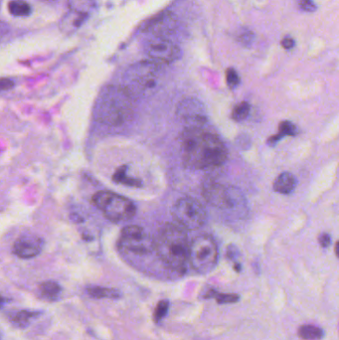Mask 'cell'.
Here are the masks:
<instances>
[{
  "mask_svg": "<svg viewBox=\"0 0 339 340\" xmlns=\"http://www.w3.org/2000/svg\"><path fill=\"white\" fill-rule=\"evenodd\" d=\"M203 196L210 205L223 210L235 208L238 202L242 200L237 189L215 182L208 183L203 187Z\"/></svg>",
  "mask_w": 339,
  "mask_h": 340,
  "instance_id": "cell-10",
  "label": "cell"
},
{
  "mask_svg": "<svg viewBox=\"0 0 339 340\" xmlns=\"http://www.w3.org/2000/svg\"><path fill=\"white\" fill-rule=\"evenodd\" d=\"M69 11L89 17L96 7L95 0H68Z\"/></svg>",
  "mask_w": 339,
  "mask_h": 340,
  "instance_id": "cell-15",
  "label": "cell"
},
{
  "mask_svg": "<svg viewBox=\"0 0 339 340\" xmlns=\"http://www.w3.org/2000/svg\"><path fill=\"white\" fill-rule=\"evenodd\" d=\"M8 11L15 17H25L31 14L32 8L25 0H11L8 3Z\"/></svg>",
  "mask_w": 339,
  "mask_h": 340,
  "instance_id": "cell-20",
  "label": "cell"
},
{
  "mask_svg": "<svg viewBox=\"0 0 339 340\" xmlns=\"http://www.w3.org/2000/svg\"><path fill=\"white\" fill-rule=\"evenodd\" d=\"M0 339H1V334H0Z\"/></svg>",
  "mask_w": 339,
  "mask_h": 340,
  "instance_id": "cell-34",
  "label": "cell"
},
{
  "mask_svg": "<svg viewBox=\"0 0 339 340\" xmlns=\"http://www.w3.org/2000/svg\"><path fill=\"white\" fill-rule=\"evenodd\" d=\"M188 261L201 275L212 272L218 262V247L213 238L208 235L196 237L189 245Z\"/></svg>",
  "mask_w": 339,
  "mask_h": 340,
  "instance_id": "cell-6",
  "label": "cell"
},
{
  "mask_svg": "<svg viewBox=\"0 0 339 340\" xmlns=\"http://www.w3.org/2000/svg\"><path fill=\"white\" fill-rule=\"evenodd\" d=\"M279 131H280V133L277 136L272 137L270 142L273 141L275 143L278 139H280L286 135H295L297 133L296 127L289 122H282L280 125V128H279Z\"/></svg>",
  "mask_w": 339,
  "mask_h": 340,
  "instance_id": "cell-24",
  "label": "cell"
},
{
  "mask_svg": "<svg viewBox=\"0 0 339 340\" xmlns=\"http://www.w3.org/2000/svg\"><path fill=\"white\" fill-rule=\"evenodd\" d=\"M298 7L306 12H314L316 10V5L313 0H296Z\"/></svg>",
  "mask_w": 339,
  "mask_h": 340,
  "instance_id": "cell-28",
  "label": "cell"
},
{
  "mask_svg": "<svg viewBox=\"0 0 339 340\" xmlns=\"http://www.w3.org/2000/svg\"><path fill=\"white\" fill-rule=\"evenodd\" d=\"M177 116L187 124V128H202L206 122L203 105L196 99H186L179 104Z\"/></svg>",
  "mask_w": 339,
  "mask_h": 340,
  "instance_id": "cell-11",
  "label": "cell"
},
{
  "mask_svg": "<svg viewBox=\"0 0 339 340\" xmlns=\"http://www.w3.org/2000/svg\"><path fill=\"white\" fill-rule=\"evenodd\" d=\"M226 78H227V83L230 87H236L240 83V77L238 73L234 69H228L226 73Z\"/></svg>",
  "mask_w": 339,
  "mask_h": 340,
  "instance_id": "cell-27",
  "label": "cell"
},
{
  "mask_svg": "<svg viewBox=\"0 0 339 340\" xmlns=\"http://www.w3.org/2000/svg\"><path fill=\"white\" fill-rule=\"evenodd\" d=\"M92 201L112 222L130 220L136 213L135 205L128 198L110 191H99Z\"/></svg>",
  "mask_w": 339,
  "mask_h": 340,
  "instance_id": "cell-5",
  "label": "cell"
},
{
  "mask_svg": "<svg viewBox=\"0 0 339 340\" xmlns=\"http://www.w3.org/2000/svg\"><path fill=\"white\" fill-rule=\"evenodd\" d=\"M43 248V240L32 234L19 237L13 246V253L21 259H31L38 256Z\"/></svg>",
  "mask_w": 339,
  "mask_h": 340,
  "instance_id": "cell-12",
  "label": "cell"
},
{
  "mask_svg": "<svg viewBox=\"0 0 339 340\" xmlns=\"http://www.w3.org/2000/svg\"><path fill=\"white\" fill-rule=\"evenodd\" d=\"M189 245L185 229L172 223L162 226L155 239V250L161 262L180 274L186 269Z\"/></svg>",
  "mask_w": 339,
  "mask_h": 340,
  "instance_id": "cell-2",
  "label": "cell"
},
{
  "mask_svg": "<svg viewBox=\"0 0 339 340\" xmlns=\"http://www.w3.org/2000/svg\"><path fill=\"white\" fill-rule=\"evenodd\" d=\"M250 105L247 102H243L240 103L239 105H237L232 112V118L234 121L237 122H242L245 119H247V117L249 116L250 113Z\"/></svg>",
  "mask_w": 339,
  "mask_h": 340,
  "instance_id": "cell-25",
  "label": "cell"
},
{
  "mask_svg": "<svg viewBox=\"0 0 339 340\" xmlns=\"http://www.w3.org/2000/svg\"><path fill=\"white\" fill-rule=\"evenodd\" d=\"M172 215L178 225L186 230H197L207 221L205 207L192 197L180 198L172 208Z\"/></svg>",
  "mask_w": 339,
  "mask_h": 340,
  "instance_id": "cell-7",
  "label": "cell"
},
{
  "mask_svg": "<svg viewBox=\"0 0 339 340\" xmlns=\"http://www.w3.org/2000/svg\"><path fill=\"white\" fill-rule=\"evenodd\" d=\"M253 39H254V35L249 30H243L238 37V40L243 45H250L253 42Z\"/></svg>",
  "mask_w": 339,
  "mask_h": 340,
  "instance_id": "cell-29",
  "label": "cell"
},
{
  "mask_svg": "<svg viewBox=\"0 0 339 340\" xmlns=\"http://www.w3.org/2000/svg\"><path fill=\"white\" fill-rule=\"evenodd\" d=\"M297 334L301 339L304 340H320L323 337L324 332L318 326L312 325V324H305L298 328Z\"/></svg>",
  "mask_w": 339,
  "mask_h": 340,
  "instance_id": "cell-19",
  "label": "cell"
},
{
  "mask_svg": "<svg viewBox=\"0 0 339 340\" xmlns=\"http://www.w3.org/2000/svg\"><path fill=\"white\" fill-rule=\"evenodd\" d=\"M87 293L97 299L101 298H109V299H118L122 296L120 290L110 288H103V287H90L87 288Z\"/></svg>",
  "mask_w": 339,
  "mask_h": 340,
  "instance_id": "cell-16",
  "label": "cell"
},
{
  "mask_svg": "<svg viewBox=\"0 0 339 340\" xmlns=\"http://www.w3.org/2000/svg\"><path fill=\"white\" fill-rule=\"evenodd\" d=\"M144 52L153 62L159 65L170 64L181 58L180 48L163 36H155L146 41Z\"/></svg>",
  "mask_w": 339,
  "mask_h": 340,
  "instance_id": "cell-9",
  "label": "cell"
},
{
  "mask_svg": "<svg viewBox=\"0 0 339 340\" xmlns=\"http://www.w3.org/2000/svg\"><path fill=\"white\" fill-rule=\"evenodd\" d=\"M112 179H114L118 183H123L126 185H130V186H139L140 185V182L138 180L132 179L127 175V167L126 166L119 168L116 171Z\"/></svg>",
  "mask_w": 339,
  "mask_h": 340,
  "instance_id": "cell-23",
  "label": "cell"
},
{
  "mask_svg": "<svg viewBox=\"0 0 339 340\" xmlns=\"http://www.w3.org/2000/svg\"><path fill=\"white\" fill-rule=\"evenodd\" d=\"M318 241H319V244H320V246L322 248H327L330 245V243H331V238H330V236L328 234L323 233V234H321L319 236Z\"/></svg>",
  "mask_w": 339,
  "mask_h": 340,
  "instance_id": "cell-31",
  "label": "cell"
},
{
  "mask_svg": "<svg viewBox=\"0 0 339 340\" xmlns=\"http://www.w3.org/2000/svg\"><path fill=\"white\" fill-rule=\"evenodd\" d=\"M282 45L285 49H291L293 46H294V41L292 38H285V39H283L282 41Z\"/></svg>",
  "mask_w": 339,
  "mask_h": 340,
  "instance_id": "cell-32",
  "label": "cell"
},
{
  "mask_svg": "<svg viewBox=\"0 0 339 340\" xmlns=\"http://www.w3.org/2000/svg\"><path fill=\"white\" fill-rule=\"evenodd\" d=\"M37 315H39V313L21 311L11 316V321L18 327H25L30 323V320Z\"/></svg>",
  "mask_w": 339,
  "mask_h": 340,
  "instance_id": "cell-22",
  "label": "cell"
},
{
  "mask_svg": "<svg viewBox=\"0 0 339 340\" xmlns=\"http://www.w3.org/2000/svg\"><path fill=\"white\" fill-rule=\"evenodd\" d=\"M5 302H6V299L3 296L0 295V309H1L4 306Z\"/></svg>",
  "mask_w": 339,
  "mask_h": 340,
  "instance_id": "cell-33",
  "label": "cell"
},
{
  "mask_svg": "<svg viewBox=\"0 0 339 340\" xmlns=\"http://www.w3.org/2000/svg\"><path fill=\"white\" fill-rule=\"evenodd\" d=\"M89 17L69 11L62 19L60 28L63 32H74L80 28Z\"/></svg>",
  "mask_w": 339,
  "mask_h": 340,
  "instance_id": "cell-14",
  "label": "cell"
},
{
  "mask_svg": "<svg viewBox=\"0 0 339 340\" xmlns=\"http://www.w3.org/2000/svg\"><path fill=\"white\" fill-rule=\"evenodd\" d=\"M132 100L123 86L105 87L96 102L97 121L111 127L124 125L132 115Z\"/></svg>",
  "mask_w": 339,
  "mask_h": 340,
  "instance_id": "cell-3",
  "label": "cell"
},
{
  "mask_svg": "<svg viewBox=\"0 0 339 340\" xmlns=\"http://www.w3.org/2000/svg\"><path fill=\"white\" fill-rule=\"evenodd\" d=\"M120 248L135 256H145L155 250V239L136 225L125 227L121 233Z\"/></svg>",
  "mask_w": 339,
  "mask_h": 340,
  "instance_id": "cell-8",
  "label": "cell"
},
{
  "mask_svg": "<svg viewBox=\"0 0 339 340\" xmlns=\"http://www.w3.org/2000/svg\"><path fill=\"white\" fill-rule=\"evenodd\" d=\"M169 310V301L166 299L160 300L158 302V305L156 306L155 313H154V319L156 323L160 322L167 314Z\"/></svg>",
  "mask_w": 339,
  "mask_h": 340,
  "instance_id": "cell-26",
  "label": "cell"
},
{
  "mask_svg": "<svg viewBox=\"0 0 339 340\" xmlns=\"http://www.w3.org/2000/svg\"><path fill=\"white\" fill-rule=\"evenodd\" d=\"M162 77L161 65L153 61L138 62L127 70L123 87L132 99L146 98L158 90Z\"/></svg>",
  "mask_w": 339,
  "mask_h": 340,
  "instance_id": "cell-4",
  "label": "cell"
},
{
  "mask_svg": "<svg viewBox=\"0 0 339 340\" xmlns=\"http://www.w3.org/2000/svg\"><path fill=\"white\" fill-rule=\"evenodd\" d=\"M204 298H215L217 304L219 305H228V304H235L239 299L240 296L236 293H222L218 292L215 289H210L204 294Z\"/></svg>",
  "mask_w": 339,
  "mask_h": 340,
  "instance_id": "cell-21",
  "label": "cell"
},
{
  "mask_svg": "<svg viewBox=\"0 0 339 340\" xmlns=\"http://www.w3.org/2000/svg\"><path fill=\"white\" fill-rule=\"evenodd\" d=\"M181 143L183 160L189 167L214 168L227 159V149L223 141L202 128H187L182 134Z\"/></svg>",
  "mask_w": 339,
  "mask_h": 340,
  "instance_id": "cell-1",
  "label": "cell"
},
{
  "mask_svg": "<svg viewBox=\"0 0 339 340\" xmlns=\"http://www.w3.org/2000/svg\"><path fill=\"white\" fill-rule=\"evenodd\" d=\"M295 177L289 172H284L278 176L274 183V190L281 194H289L295 188Z\"/></svg>",
  "mask_w": 339,
  "mask_h": 340,
  "instance_id": "cell-13",
  "label": "cell"
},
{
  "mask_svg": "<svg viewBox=\"0 0 339 340\" xmlns=\"http://www.w3.org/2000/svg\"><path fill=\"white\" fill-rule=\"evenodd\" d=\"M173 19L170 14L164 13L158 17L154 18L146 24V30H152L153 32H161V30H169L172 28Z\"/></svg>",
  "mask_w": 339,
  "mask_h": 340,
  "instance_id": "cell-17",
  "label": "cell"
},
{
  "mask_svg": "<svg viewBox=\"0 0 339 340\" xmlns=\"http://www.w3.org/2000/svg\"><path fill=\"white\" fill-rule=\"evenodd\" d=\"M13 87H14L13 81L6 79V78L0 79V91H7V90L12 89Z\"/></svg>",
  "mask_w": 339,
  "mask_h": 340,
  "instance_id": "cell-30",
  "label": "cell"
},
{
  "mask_svg": "<svg viewBox=\"0 0 339 340\" xmlns=\"http://www.w3.org/2000/svg\"><path fill=\"white\" fill-rule=\"evenodd\" d=\"M61 291L62 288L60 285L55 282L47 281L40 285V293L47 300H57L61 294Z\"/></svg>",
  "mask_w": 339,
  "mask_h": 340,
  "instance_id": "cell-18",
  "label": "cell"
}]
</instances>
